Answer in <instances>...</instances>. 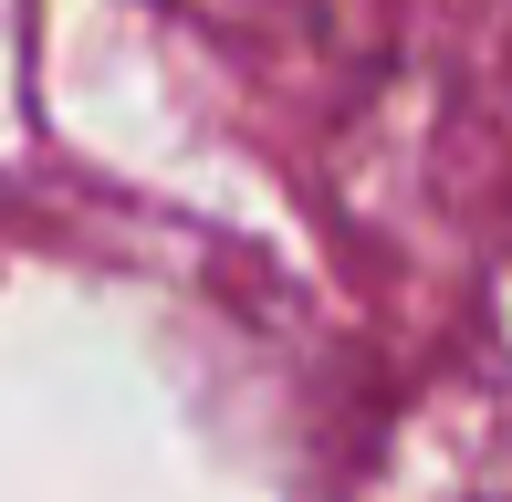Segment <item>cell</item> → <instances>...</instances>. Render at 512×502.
Masks as SVG:
<instances>
[{
    "instance_id": "obj_1",
    "label": "cell",
    "mask_w": 512,
    "mask_h": 502,
    "mask_svg": "<svg viewBox=\"0 0 512 502\" xmlns=\"http://www.w3.org/2000/svg\"><path fill=\"white\" fill-rule=\"evenodd\" d=\"M492 502H512V482H502V492H492Z\"/></svg>"
}]
</instances>
